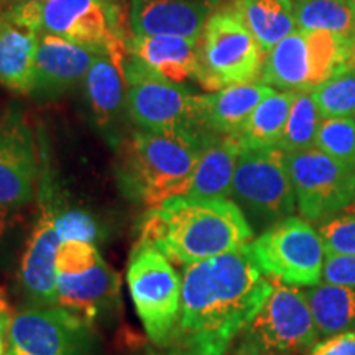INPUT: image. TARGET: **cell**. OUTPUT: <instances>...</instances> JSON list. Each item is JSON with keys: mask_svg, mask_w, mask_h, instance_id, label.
<instances>
[{"mask_svg": "<svg viewBox=\"0 0 355 355\" xmlns=\"http://www.w3.org/2000/svg\"><path fill=\"white\" fill-rule=\"evenodd\" d=\"M273 291L250 245L184 266L181 311L171 347L225 355Z\"/></svg>", "mask_w": 355, "mask_h": 355, "instance_id": "cell-1", "label": "cell"}, {"mask_svg": "<svg viewBox=\"0 0 355 355\" xmlns=\"http://www.w3.org/2000/svg\"><path fill=\"white\" fill-rule=\"evenodd\" d=\"M252 237L254 229L230 199L175 196L145 212L137 242L150 243L186 266L237 250Z\"/></svg>", "mask_w": 355, "mask_h": 355, "instance_id": "cell-2", "label": "cell"}, {"mask_svg": "<svg viewBox=\"0 0 355 355\" xmlns=\"http://www.w3.org/2000/svg\"><path fill=\"white\" fill-rule=\"evenodd\" d=\"M209 133L133 132L117 146L115 178L123 196L150 209L188 193Z\"/></svg>", "mask_w": 355, "mask_h": 355, "instance_id": "cell-3", "label": "cell"}, {"mask_svg": "<svg viewBox=\"0 0 355 355\" xmlns=\"http://www.w3.org/2000/svg\"><path fill=\"white\" fill-rule=\"evenodd\" d=\"M2 13L38 33L55 35L109 55L122 69L127 44L122 43L109 0H43Z\"/></svg>", "mask_w": 355, "mask_h": 355, "instance_id": "cell-4", "label": "cell"}, {"mask_svg": "<svg viewBox=\"0 0 355 355\" xmlns=\"http://www.w3.org/2000/svg\"><path fill=\"white\" fill-rule=\"evenodd\" d=\"M355 38L327 30H295L265 58L260 83L283 91H311L350 66Z\"/></svg>", "mask_w": 355, "mask_h": 355, "instance_id": "cell-5", "label": "cell"}, {"mask_svg": "<svg viewBox=\"0 0 355 355\" xmlns=\"http://www.w3.org/2000/svg\"><path fill=\"white\" fill-rule=\"evenodd\" d=\"M127 283L148 339L159 349L171 347L180 321L183 277L157 247L137 242L128 259Z\"/></svg>", "mask_w": 355, "mask_h": 355, "instance_id": "cell-6", "label": "cell"}, {"mask_svg": "<svg viewBox=\"0 0 355 355\" xmlns=\"http://www.w3.org/2000/svg\"><path fill=\"white\" fill-rule=\"evenodd\" d=\"M230 196L245 214L248 224L259 229L266 230L290 217L296 209V198L286 153L277 145H242Z\"/></svg>", "mask_w": 355, "mask_h": 355, "instance_id": "cell-7", "label": "cell"}, {"mask_svg": "<svg viewBox=\"0 0 355 355\" xmlns=\"http://www.w3.org/2000/svg\"><path fill=\"white\" fill-rule=\"evenodd\" d=\"M266 53L230 7L219 8L207 20L199 38V60L194 79L207 91L257 83Z\"/></svg>", "mask_w": 355, "mask_h": 355, "instance_id": "cell-8", "label": "cell"}, {"mask_svg": "<svg viewBox=\"0 0 355 355\" xmlns=\"http://www.w3.org/2000/svg\"><path fill=\"white\" fill-rule=\"evenodd\" d=\"M121 282L94 243L61 242L56 254V306L87 324L117 308Z\"/></svg>", "mask_w": 355, "mask_h": 355, "instance_id": "cell-9", "label": "cell"}, {"mask_svg": "<svg viewBox=\"0 0 355 355\" xmlns=\"http://www.w3.org/2000/svg\"><path fill=\"white\" fill-rule=\"evenodd\" d=\"M319 336L306 293L273 282L270 298L235 339L234 355L303 352L318 343Z\"/></svg>", "mask_w": 355, "mask_h": 355, "instance_id": "cell-10", "label": "cell"}, {"mask_svg": "<svg viewBox=\"0 0 355 355\" xmlns=\"http://www.w3.org/2000/svg\"><path fill=\"white\" fill-rule=\"evenodd\" d=\"M122 73L128 84L127 114L140 130L207 133L201 119L199 96L181 84L157 76L127 53Z\"/></svg>", "mask_w": 355, "mask_h": 355, "instance_id": "cell-11", "label": "cell"}, {"mask_svg": "<svg viewBox=\"0 0 355 355\" xmlns=\"http://www.w3.org/2000/svg\"><path fill=\"white\" fill-rule=\"evenodd\" d=\"M248 245L261 272L275 282L306 288L322 282L324 243L318 230L301 217L277 222Z\"/></svg>", "mask_w": 355, "mask_h": 355, "instance_id": "cell-12", "label": "cell"}, {"mask_svg": "<svg viewBox=\"0 0 355 355\" xmlns=\"http://www.w3.org/2000/svg\"><path fill=\"white\" fill-rule=\"evenodd\" d=\"M296 207L304 220L324 222L345 211L355 198V168L331 158L316 146L286 153Z\"/></svg>", "mask_w": 355, "mask_h": 355, "instance_id": "cell-13", "label": "cell"}, {"mask_svg": "<svg viewBox=\"0 0 355 355\" xmlns=\"http://www.w3.org/2000/svg\"><path fill=\"white\" fill-rule=\"evenodd\" d=\"M7 355H94L92 326L58 306L12 318Z\"/></svg>", "mask_w": 355, "mask_h": 355, "instance_id": "cell-14", "label": "cell"}, {"mask_svg": "<svg viewBox=\"0 0 355 355\" xmlns=\"http://www.w3.org/2000/svg\"><path fill=\"white\" fill-rule=\"evenodd\" d=\"M38 176L35 133L20 110L8 109L0 119V206L19 209L28 204Z\"/></svg>", "mask_w": 355, "mask_h": 355, "instance_id": "cell-15", "label": "cell"}, {"mask_svg": "<svg viewBox=\"0 0 355 355\" xmlns=\"http://www.w3.org/2000/svg\"><path fill=\"white\" fill-rule=\"evenodd\" d=\"M53 194L42 181V212L26 242L19 279L24 295L35 308L56 306V254L61 237L56 230Z\"/></svg>", "mask_w": 355, "mask_h": 355, "instance_id": "cell-16", "label": "cell"}, {"mask_svg": "<svg viewBox=\"0 0 355 355\" xmlns=\"http://www.w3.org/2000/svg\"><path fill=\"white\" fill-rule=\"evenodd\" d=\"M219 0H130L133 35H175L199 40Z\"/></svg>", "mask_w": 355, "mask_h": 355, "instance_id": "cell-17", "label": "cell"}, {"mask_svg": "<svg viewBox=\"0 0 355 355\" xmlns=\"http://www.w3.org/2000/svg\"><path fill=\"white\" fill-rule=\"evenodd\" d=\"M101 53L55 35L40 33L35 60V91H64L86 78Z\"/></svg>", "mask_w": 355, "mask_h": 355, "instance_id": "cell-18", "label": "cell"}, {"mask_svg": "<svg viewBox=\"0 0 355 355\" xmlns=\"http://www.w3.org/2000/svg\"><path fill=\"white\" fill-rule=\"evenodd\" d=\"M127 53L157 76L181 84L196 76L199 40L175 35H133Z\"/></svg>", "mask_w": 355, "mask_h": 355, "instance_id": "cell-19", "label": "cell"}, {"mask_svg": "<svg viewBox=\"0 0 355 355\" xmlns=\"http://www.w3.org/2000/svg\"><path fill=\"white\" fill-rule=\"evenodd\" d=\"M273 89L263 83L234 84L212 94L199 96L204 130L222 135H239L252 112Z\"/></svg>", "mask_w": 355, "mask_h": 355, "instance_id": "cell-20", "label": "cell"}, {"mask_svg": "<svg viewBox=\"0 0 355 355\" xmlns=\"http://www.w3.org/2000/svg\"><path fill=\"white\" fill-rule=\"evenodd\" d=\"M40 33L10 15H0V86L28 94L35 91V60Z\"/></svg>", "mask_w": 355, "mask_h": 355, "instance_id": "cell-21", "label": "cell"}, {"mask_svg": "<svg viewBox=\"0 0 355 355\" xmlns=\"http://www.w3.org/2000/svg\"><path fill=\"white\" fill-rule=\"evenodd\" d=\"M242 144L235 135L209 133L193 181L183 196L198 199L229 198Z\"/></svg>", "mask_w": 355, "mask_h": 355, "instance_id": "cell-22", "label": "cell"}, {"mask_svg": "<svg viewBox=\"0 0 355 355\" xmlns=\"http://www.w3.org/2000/svg\"><path fill=\"white\" fill-rule=\"evenodd\" d=\"M86 94L94 121L102 130L112 133L123 109L127 110V92L122 69L109 55H99L87 71ZM115 144V139H114Z\"/></svg>", "mask_w": 355, "mask_h": 355, "instance_id": "cell-23", "label": "cell"}, {"mask_svg": "<svg viewBox=\"0 0 355 355\" xmlns=\"http://www.w3.org/2000/svg\"><path fill=\"white\" fill-rule=\"evenodd\" d=\"M229 7L250 30L266 55L283 38L298 30L290 0H232Z\"/></svg>", "mask_w": 355, "mask_h": 355, "instance_id": "cell-24", "label": "cell"}, {"mask_svg": "<svg viewBox=\"0 0 355 355\" xmlns=\"http://www.w3.org/2000/svg\"><path fill=\"white\" fill-rule=\"evenodd\" d=\"M304 293L319 334L327 337L355 331V286L321 282Z\"/></svg>", "mask_w": 355, "mask_h": 355, "instance_id": "cell-25", "label": "cell"}, {"mask_svg": "<svg viewBox=\"0 0 355 355\" xmlns=\"http://www.w3.org/2000/svg\"><path fill=\"white\" fill-rule=\"evenodd\" d=\"M298 91H283L270 94L257 105L237 137L242 145L272 146L278 145L290 117L293 102Z\"/></svg>", "mask_w": 355, "mask_h": 355, "instance_id": "cell-26", "label": "cell"}, {"mask_svg": "<svg viewBox=\"0 0 355 355\" xmlns=\"http://www.w3.org/2000/svg\"><path fill=\"white\" fill-rule=\"evenodd\" d=\"M293 13L298 30H327L340 37L355 38V17L347 0H296Z\"/></svg>", "mask_w": 355, "mask_h": 355, "instance_id": "cell-27", "label": "cell"}, {"mask_svg": "<svg viewBox=\"0 0 355 355\" xmlns=\"http://www.w3.org/2000/svg\"><path fill=\"white\" fill-rule=\"evenodd\" d=\"M322 117L311 91H298L278 145L285 153L313 148Z\"/></svg>", "mask_w": 355, "mask_h": 355, "instance_id": "cell-28", "label": "cell"}, {"mask_svg": "<svg viewBox=\"0 0 355 355\" xmlns=\"http://www.w3.org/2000/svg\"><path fill=\"white\" fill-rule=\"evenodd\" d=\"M322 119L355 115V66L339 71L334 76L311 89Z\"/></svg>", "mask_w": 355, "mask_h": 355, "instance_id": "cell-29", "label": "cell"}, {"mask_svg": "<svg viewBox=\"0 0 355 355\" xmlns=\"http://www.w3.org/2000/svg\"><path fill=\"white\" fill-rule=\"evenodd\" d=\"M314 146L337 162L355 168V121L350 117L322 119Z\"/></svg>", "mask_w": 355, "mask_h": 355, "instance_id": "cell-30", "label": "cell"}, {"mask_svg": "<svg viewBox=\"0 0 355 355\" xmlns=\"http://www.w3.org/2000/svg\"><path fill=\"white\" fill-rule=\"evenodd\" d=\"M318 232L326 255H355V216L331 217Z\"/></svg>", "mask_w": 355, "mask_h": 355, "instance_id": "cell-31", "label": "cell"}, {"mask_svg": "<svg viewBox=\"0 0 355 355\" xmlns=\"http://www.w3.org/2000/svg\"><path fill=\"white\" fill-rule=\"evenodd\" d=\"M56 230L61 241L94 243L99 239V225L87 212L79 209L56 211Z\"/></svg>", "mask_w": 355, "mask_h": 355, "instance_id": "cell-32", "label": "cell"}, {"mask_svg": "<svg viewBox=\"0 0 355 355\" xmlns=\"http://www.w3.org/2000/svg\"><path fill=\"white\" fill-rule=\"evenodd\" d=\"M322 282L329 285L355 286V255H326Z\"/></svg>", "mask_w": 355, "mask_h": 355, "instance_id": "cell-33", "label": "cell"}, {"mask_svg": "<svg viewBox=\"0 0 355 355\" xmlns=\"http://www.w3.org/2000/svg\"><path fill=\"white\" fill-rule=\"evenodd\" d=\"M308 355H355V331L327 336L314 344Z\"/></svg>", "mask_w": 355, "mask_h": 355, "instance_id": "cell-34", "label": "cell"}, {"mask_svg": "<svg viewBox=\"0 0 355 355\" xmlns=\"http://www.w3.org/2000/svg\"><path fill=\"white\" fill-rule=\"evenodd\" d=\"M10 306L6 304L0 308V355H7L8 352V329L12 324Z\"/></svg>", "mask_w": 355, "mask_h": 355, "instance_id": "cell-35", "label": "cell"}, {"mask_svg": "<svg viewBox=\"0 0 355 355\" xmlns=\"http://www.w3.org/2000/svg\"><path fill=\"white\" fill-rule=\"evenodd\" d=\"M12 222V209L10 207L0 206V241L3 239V235L7 234L8 227H10Z\"/></svg>", "mask_w": 355, "mask_h": 355, "instance_id": "cell-36", "label": "cell"}, {"mask_svg": "<svg viewBox=\"0 0 355 355\" xmlns=\"http://www.w3.org/2000/svg\"><path fill=\"white\" fill-rule=\"evenodd\" d=\"M33 2H43V0H0V7H2V12L10 10L13 7L25 6V3H33Z\"/></svg>", "mask_w": 355, "mask_h": 355, "instance_id": "cell-37", "label": "cell"}, {"mask_svg": "<svg viewBox=\"0 0 355 355\" xmlns=\"http://www.w3.org/2000/svg\"><path fill=\"white\" fill-rule=\"evenodd\" d=\"M144 355H189L188 352L180 349H165V350H150Z\"/></svg>", "mask_w": 355, "mask_h": 355, "instance_id": "cell-38", "label": "cell"}, {"mask_svg": "<svg viewBox=\"0 0 355 355\" xmlns=\"http://www.w3.org/2000/svg\"><path fill=\"white\" fill-rule=\"evenodd\" d=\"M6 304H8L7 300H6V296H3V293L0 291V308H3V306H6Z\"/></svg>", "mask_w": 355, "mask_h": 355, "instance_id": "cell-39", "label": "cell"}, {"mask_svg": "<svg viewBox=\"0 0 355 355\" xmlns=\"http://www.w3.org/2000/svg\"><path fill=\"white\" fill-rule=\"evenodd\" d=\"M347 6H349L350 10H352L354 17H355V0H347Z\"/></svg>", "mask_w": 355, "mask_h": 355, "instance_id": "cell-40", "label": "cell"}, {"mask_svg": "<svg viewBox=\"0 0 355 355\" xmlns=\"http://www.w3.org/2000/svg\"><path fill=\"white\" fill-rule=\"evenodd\" d=\"M345 211H347V212H350V214H354V212H355V198H354V201L352 202H350V206L347 207V209H345Z\"/></svg>", "mask_w": 355, "mask_h": 355, "instance_id": "cell-41", "label": "cell"}, {"mask_svg": "<svg viewBox=\"0 0 355 355\" xmlns=\"http://www.w3.org/2000/svg\"><path fill=\"white\" fill-rule=\"evenodd\" d=\"M259 355H291V354H279V352H265V354H259Z\"/></svg>", "mask_w": 355, "mask_h": 355, "instance_id": "cell-42", "label": "cell"}, {"mask_svg": "<svg viewBox=\"0 0 355 355\" xmlns=\"http://www.w3.org/2000/svg\"><path fill=\"white\" fill-rule=\"evenodd\" d=\"M350 66H355V48H354V55H352V60H350Z\"/></svg>", "mask_w": 355, "mask_h": 355, "instance_id": "cell-43", "label": "cell"}, {"mask_svg": "<svg viewBox=\"0 0 355 355\" xmlns=\"http://www.w3.org/2000/svg\"><path fill=\"white\" fill-rule=\"evenodd\" d=\"M290 2H291V3H295V2H296V0H290Z\"/></svg>", "mask_w": 355, "mask_h": 355, "instance_id": "cell-44", "label": "cell"}, {"mask_svg": "<svg viewBox=\"0 0 355 355\" xmlns=\"http://www.w3.org/2000/svg\"><path fill=\"white\" fill-rule=\"evenodd\" d=\"M0 15H2V7H0Z\"/></svg>", "mask_w": 355, "mask_h": 355, "instance_id": "cell-45", "label": "cell"}]
</instances>
